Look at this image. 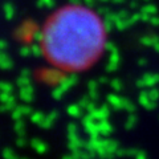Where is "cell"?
<instances>
[{"instance_id": "obj_1", "label": "cell", "mask_w": 159, "mask_h": 159, "mask_svg": "<svg viewBox=\"0 0 159 159\" xmlns=\"http://www.w3.org/2000/svg\"><path fill=\"white\" fill-rule=\"evenodd\" d=\"M105 40V24L93 8L66 4L49 17L41 41L53 64L74 70L92 64L102 52Z\"/></svg>"}]
</instances>
